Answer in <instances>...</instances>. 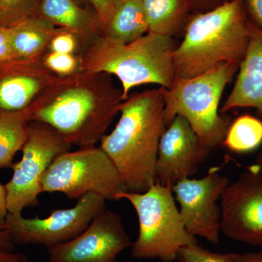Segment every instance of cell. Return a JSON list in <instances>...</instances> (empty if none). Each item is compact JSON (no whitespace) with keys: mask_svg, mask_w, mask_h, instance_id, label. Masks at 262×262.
<instances>
[{"mask_svg":"<svg viewBox=\"0 0 262 262\" xmlns=\"http://www.w3.org/2000/svg\"><path fill=\"white\" fill-rule=\"evenodd\" d=\"M123 101L112 75L80 70L56 76L29 108L32 121L52 127L71 146L84 148L100 143Z\"/></svg>","mask_w":262,"mask_h":262,"instance_id":"1","label":"cell"},{"mask_svg":"<svg viewBox=\"0 0 262 262\" xmlns=\"http://www.w3.org/2000/svg\"><path fill=\"white\" fill-rule=\"evenodd\" d=\"M164 108L162 88L129 95L115 128L100 141L127 192H144L156 182L160 138L167 127Z\"/></svg>","mask_w":262,"mask_h":262,"instance_id":"2","label":"cell"},{"mask_svg":"<svg viewBox=\"0 0 262 262\" xmlns=\"http://www.w3.org/2000/svg\"><path fill=\"white\" fill-rule=\"evenodd\" d=\"M244 0H227L189 19L173 54L175 80L204 73L220 63H241L249 42Z\"/></svg>","mask_w":262,"mask_h":262,"instance_id":"3","label":"cell"},{"mask_svg":"<svg viewBox=\"0 0 262 262\" xmlns=\"http://www.w3.org/2000/svg\"><path fill=\"white\" fill-rule=\"evenodd\" d=\"M173 37L148 32L134 42L122 44L101 36L79 53L81 70L114 75L126 100L134 88L146 84L170 89L175 82Z\"/></svg>","mask_w":262,"mask_h":262,"instance_id":"4","label":"cell"},{"mask_svg":"<svg viewBox=\"0 0 262 262\" xmlns=\"http://www.w3.org/2000/svg\"><path fill=\"white\" fill-rule=\"evenodd\" d=\"M239 63L226 62L204 73L177 80L170 89H163L167 127L177 116L185 118L208 151L223 143L229 122L219 114L226 86L238 70Z\"/></svg>","mask_w":262,"mask_h":262,"instance_id":"5","label":"cell"},{"mask_svg":"<svg viewBox=\"0 0 262 262\" xmlns=\"http://www.w3.org/2000/svg\"><path fill=\"white\" fill-rule=\"evenodd\" d=\"M122 199L132 205L139 220V234L131 245L133 257L173 262L181 248L198 244L184 226L171 186L155 182L144 192L120 193L118 201Z\"/></svg>","mask_w":262,"mask_h":262,"instance_id":"6","label":"cell"},{"mask_svg":"<svg viewBox=\"0 0 262 262\" xmlns=\"http://www.w3.org/2000/svg\"><path fill=\"white\" fill-rule=\"evenodd\" d=\"M42 189V193H62L70 199L94 193L113 201L127 191L113 160L96 146L58 155L43 177Z\"/></svg>","mask_w":262,"mask_h":262,"instance_id":"7","label":"cell"},{"mask_svg":"<svg viewBox=\"0 0 262 262\" xmlns=\"http://www.w3.org/2000/svg\"><path fill=\"white\" fill-rule=\"evenodd\" d=\"M72 146L56 130L42 122L32 121L20 161L13 163V177L5 184L8 213L22 214L28 207L37 206L42 180L58 155Z\"/></svg>","mask_w":262,"mask_h":262,"instance_id":"8","label":"cell"},{"mask_svg":"<svg viewBox=\"0 0 262 262\" xmlns=\"http://www.w3.org/2000/svg\"><path fill=\"white\" fill-rule=\"evenodd\" d=\"M106 201L89 193L76 206L56 210L46 218L27 219L22 214L8 213L4 229L14 244L53 247L72 241L85 230L95 217L106 209Z\"/></svg>","mask_w":262,"mask_h":262,"instance_id":"9","label":"cell"},{"mask_svg":"<svg viewBox=\"0 0 262 262\" xmlns=\"http://www.w3.org/2000/svg\"><path fill=\"white\" fill-rule=\"evenodd\" d=\"M221 232L262 247V169L252 165L226 187L220 198Z\"/></svg>","mask_w":262,"mask_h":262,"instance_id":"10","label":"cell"},{"mask_svg":"<svg viewBox=\"0 0 262 262\" xmlns=\"http://www.w3.org/2000/svg\"><path fill=\"white\" fill-rule=\"evenodd\" d=\"M229 184L220 168L213 167L203 178L185 179L174 184L179 212L189 233L211 244H219L221 208L218 201Z\"/></svg>","mask_w":262,"mask_h":262,"instance_id":"11","label":"cell"},{"mask_svg":"<svg viewBox=\"0 0 262 262\" xmlns=\"http://www.w3.org/2000/svg\"><path fill=\"white\" fill-rule=\"evenodd\" d=\"M132 245L120 215L105 209L78 236L48 248L50 262H117Z\"/></svg>","mask_w":262,"mask_h":262,"instance_id":"12","label":"cell"},{"mask_svg":"<svg viewBox=\"0 0 262 262\" xmlns=\"http://www.w3.org/2000/svg\"><path fill=\"white\" fill-rule=\"evenodd\" d=\"M209 153L187 120L176 117L160 138L155 168L156 182L173 187L177 182L191 178Z\"/></svg>","mask_w":262,"mask_h":262,"instance_id":"13","label":"cell"},{"mask_svg":"<svg viewBox=\"0 0 262 262\" xmlns=\"http://www.w3.org/2000/svg\"><path fill=\"white\" fill-rule=\"evenodd\" d=\"M56 77L42 58L0 66V110H27Z\"/></svg>","mask_w":262,"mask_h":262,"instance_id":"14","label":"cell"},{"mask_svg":"<svg viewBox=\"0 0 262 262\" xmlns=\"http://www.w3.org/2000/svg\"><path fill=\"white\" fill-rule=\"evenodd\" d=\"M250 20V19H249ZM233 89L222 113L236 108H253L262 118V30L249 20V42Z\"/></svg>","mask_w":262,"mask_h":262,"instance_id":"15","label":"cell"},{"mask_svg":"<svg viewBox=\"0 0 262 262\" xmlns=\"http://www.w3.org/2000/svg\"><path fill=\"white\" fill-rule=\"evenodd\" d=\"M40 16L58 28L73 32L80 45L78 54L103 34L104 27L99 15L94 10L81 6L75 0H42Z\"/></svg>","mask_w":262,"mask_h":262,"instance_id":"16","label":"cell"},{"mask_svg":"<svg viewBox=\"0 0 262 262\" xmlns=\"http://www.w3.org/2000/svg\"><path fill=\"white\" fill-rule=\"evenodd\" d=\"M64 30L42 16L28 19L12 27L10 41L14 61H32L42 58L48 51L53 37Z\"/></svg>","mask_w":262,"mask_h":262,"instance_id":"17","label":"cell"},{"mask_svg":"<svg viewBox=\"0 0 262 262\" xmlns=\"http://www.w3.org/2000/svg\"><path fill=\"white\" fill-rule=\"evenodd\" d=\"M149 32L142 0H114L113 11L103 29V37L126 44Z\"/></svg>","mask_w":262,"mask_h":262,"instance_id":"18","label":"cell"},{"mask_svg":"<svg viewBox=\"0 0 262 262\" xmlns=\"http://www.w3.org/2000/svg\"><path fill=\"white\" fill-rule=\"evenodd\" d=\"M32 121L29 108L18 112L0 110V170L13 166L15 155L27 140Z\"/></svg>","mask_w":262,"mask_h":262,"instance_id":"19","label":"cell"},{"mask_svg":"<svg viewBox=\"0 0 262 262\" xmlns=\"http://www.w3.org/2000/svg\"><path fill=\"white\" fill-rule=\"evenodd\" d=\"M149 32L173 37L187 20L192 0H142Z\"/></svg>","mask_w":262,"mask_h":262,"instance_id":"20","label":"cell"},{"mask_svg":"<svg viewBox=\"0 0 262 262\" xmlns=\"http://www.w3.org/2000/svg\"><path fill=\"white\" fill-rule=\"evenodd\" d=\"M262 144V120L251 115L237 117L229 125L223 144L234 152L253 151Z\"/></svg>","mask_w":262,"mask_h":262,"instance_id":"21","label":"cell"},{"mask_svg":"<svg viewBox=\"0 0 262 262\" xmlns=\"http://www.w3.org/2000/svg\"><path fill=\"white\" fill-rule=\"evenodd\" d=\"M42 0H0V25L12 28L40 16Z\"/></svg>","mask_w":262,"mask_h":262,"instance_id":"22","label":"cell"},{"mask_svg":"<svg viewBox=\"0 0 262 262\" xmlns=\"http://www.w3.org/2000/svg\"><path fill=\"white\" fill-rule=\"evenodd\" d=\"M43 64L52 73L64 77L81 70L80 58L77 54L48 51L42 57Z\"/></svg>","mask_w":262,"mask_h":262,"instance_id":"23","label":"cell"},{"mask_svg":"<svg viewBox=\"0 0 262 262\" xmlns=\"http://www.w3.org/2000/svg\"><path fill=\"white\" fill-rule=\"evenodd\" d=\"M178 262H234V253L213 252L199 244L186 246L179 250Z\"/></svg>","mask_w":262,"mask_h":262,"instance_id":"24","label":"cell"},{"mask_svg":"<svg viewBox=\"0 0 262 262\" xmlns=\"http://www.w3.org/2000/svg\"><path fill=\"white\" fill-rule=\"evenodd\" d=\"M80 50L78 38L73 32L67 29L55 36L48 48V51L72 54H78Z\"/></svg>","mask_w":262,"mask_h":262,"instance_id":"25","label":"cell"},{"mask_svg":"<svg viewBox=\"0 0 262 262\" xmlns=\"http://www.w3.org/2000/svg\"><path fill=\"white\" fill-rule=\"evenodd\" d=\"M75 1L81 6L94 10L99 15L101 21L103 22V27L107 24L113 13L114 0H75Z\"/></svg>","mask_w":262,"mask_h":262,"instance_id":"26","label":"cell"},{"mask_svg":"<svg viewBox=\"0 0 262 262\" xmlns=\"http://www.w3.org/2000/svg\"><path fill=\"white\" fill-rule=\"evenodd\" d=\"M14 61L10 41V28L0 25V66Z\"/></svg>","mask_w":262,"mask_h":262,"instance_id":"27","label":"cell"},{"mask_svg":"<svg viewBox=\"0 0 262 262\" xmlns=\"http://www.w3.org/2000/svg\"><path fill=\"white\" fill-rule=\"evenodd\" d=\"M251 21L262 30V0H244Z\"/></svg>","mask_w":262,"mask_h":262,"instance_id":"28","label":"cell"},{"mask_svg":"<svg viewBox=\"0 0 262 262\" xmlns=\"http://www.w3.org/2000/svg\"><path fill=\"white\" fill-rule=\"evenodd\" d=\"M7 206V193L5 185L0 183V230H3L5 227V220L8 215Z\"/></svg>","mask_w":262,"mask_h":262,"instance_id":"29","label":"cell"},{"mask_svg":"<svg viewBox=\"0 0 262 262\" xmlns=\"http://www.w3.org/2000/svg\"><path fill=\"white\" fill-rule=\"evenodd\" d=\"M0 262H28L24 254L0 248Z\"/></svg>","mask_w":262,"mask_h":262,"instance_id":"30","label":"cell"},{"mask_svg":"<svg viewBox=\"0 0 262 262\" xmlns=\"http://www.w3.org/2000/svg\"><path fill=\"white\" fill-rule=\"evenodd\" d=\"M234 262H262V251L244 253H234Z\"/></svg>","mask_w":262,"mask_h":262,"instance_id":"31","label":"cell"},{"mask_svg":"<svg viewBox=\"0 0 262 262\" xmlns=\"http://www.w3.org/2000/svg\"><path fill=\"white\" fill-rule=\"evenodd\" d=\"M227 0H192L193 8L211 10L225 3Z\"/></svg>","mask_w":262,"mask_h":262,"instance_id":"32","label":"cell"},{"mask_svg":"<svg viewBox=\"0 0 262 262\" xmlns=\"http://www.w3.org/2000/svg\"><path fill=\"white\" fill-rule=\"evenodd\" d=\"M13 246H14V243L12 241L8 232L5 229L0 230V248L12 250Z\"/></svg>","mask_w":262,"mask_h":262,"instance_id":"33","label":"cell"},{"mask_svg":"<svg viewBox=\"0 0 262 262\" xmlns=\"http://www.w3.org/2000/svg\"><path fill=\"white\" fill-rule=\"evenodd\" d=\"M256 165H257L262 169V150L256 157Z\"/></svg>","mask_w":262,"mask_h":262,"instance_id":"34","label":"cell"}]
</instances>
